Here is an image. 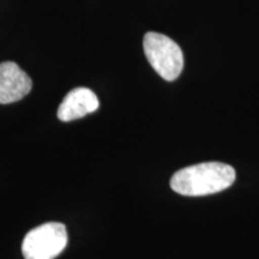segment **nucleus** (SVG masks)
Returning a JSON list of instances; mask_svg holds the SVG:
<instances>
[{"mask_svg":"<svg viewBox=\"0 0 259 259\" xmlns=\"http://www.w3.org/2000/svg\"><path fill=\"white\" fill-rule=\"evenodd\" d=\"M30 77L14 61L0 64V105L17 102L30 93Z\"/></svg>","mask_w":259,"mask_h":259,"instance_id":"20e7f679","label":"nucleus"},{"mask_svg":"<svg viewBox=\"0 0 259 259\" xmlns=\"http://www.w3.org/2000/svg\"><path fill=\"white\" fill-rule=\"evenodd\" d=\"M235 169L222 162H204L183 168L170 179L171 190L181 196L199 197L221 192L235 181Z\"/></svg>","mask_w":259,"mask_h":259,"instance_id":"f257e3e1","label":"nucleus"},{"mask_svg":"<svg viewBox=\"0 0 259 259\" xmlns=\"http://www.w3.org/2000/svg\"><path fill=\"white\" fill-rule=\"evenodd\" d=\"M100 102L96 94L88 88H76L64 97L63 102L58 108V118L64 122H69L76 119L97 111Z\"/></svg>","mask_w":259,"mask_h":259,"instance_id":"39448f33","label":"nucleus"},{"mask_svg":"<svg viewBox=\"0 0 259 259\" xmlns=\"http://www.w3.org/2000/svg\"><path fill=\"white\" fill-rule=\"evenodd\" d=\"M145 57L163 79L171 82L184 69V54L179 45L166 35L149 31L143 40Z\"/></svg>","mask_w":259,"mask_h":259,"instance_id":"f03ea898","label":"nucleus"},{"mask_svg":"<svg viewBox=\"0 0 259 259\" xmlns=\"http://www.w3.org/2000/svg\"><path fill=\"white\" fill-rule=\"evenodd\" d=\"M67 245L66 227L60 222H47L31 229L22 244L25 259H54Z\"/></svg>","mask_w":259,"mask_h":259,"instance_id":"7ed1b4c3","label":"nucleus"}]
</instances>
